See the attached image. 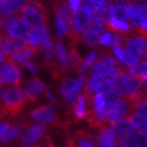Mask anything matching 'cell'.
<instances>
[{
    "mask_svg": "<svg viewBox=\"0 0 147 147\" xmlns=\"http://www.w3.org/2000/svg\"><path fill=\"white\" fill-rule=\"evenodd\" d=\"M28 101L24 90L19 86H9L3 92L0 104V118L5 116L15 117L23 110Z\"/></svg>",
    "mask_w": 147,
    "mask_h": 147,
    "instance_id": "obj_1",
    "label": "cell"
},
{
    "mask_svg": "<svg viewBox=\"0 0 147 147\" xmlns=\"http://www.w3.org/2000/svg\"><path fill=\"white\" fill-rule=\"evenodd\" d=\"M146 47V40L134 33L124 34L122 49L124 52V62L128 67L138 63Z\"/></svg>",
    "mask_w": 147,
    "mask_h": 147,
    "instance_id": "obj_2",
    "label": "cell"
},
{
    "mask_svg": "<svg viewBox=\"0 0 147 147\" xmlns=\"http://www.w3.org/2000/svg\"><path fill=\"white\" fill-rule=\"evenodd\" d=\"M92 17V9L88 6H81L74 13L71 18V25L68 32V36L71 43L76 44L82 37V33L88 25L89 21Z\"/></svg>",
    "mask_w": 147,
    "mask_h": 147,
    "instance_id": "obj_3",
    "label": "cell"
},
{
    "mask_svg": "<svg viewBox=\"0 0 147 147\" xmlns=\"http://www.w3.org/2000/svg\"><path fill=\"white\" fill-rule=\"evenodd\" d=\"M20 18L32 28L39 25H45L47 22L46 11L39 0H33L28 3L21 11Z\"/></svg>",
    "mask_w": 147,
    "mask_h": 147,
    "instance_id": "obj_4",
    "label": "cell"
},
{
    "mask_svg": "<svg viewBox=\"0 0 147 147\" xmlns=\"http://www.w3.org/2000/svg\"><path fill=\"white\" fill-rule=\"evenodd\" d=\"M113 88L116 89L124 98L141 92L144 89L142 83L137 78L130 76L128 74H123L122 71L115 79Z\"/></svg>",
    "mask_w": 147,
    "mask_h": 147,
    "instance_id": "obj_5",
    "label": "cell"
},
{
    "mask_svg": "<svg viewBox=\"0 0 147 147\" xmlns=\"http://www.w3.org/2000/svg\"><path fill=\"white\" fill-rule=\"evenodd\" d=\"M56 11V20H57V34L59 38H63L66 34H68L71 25V11L69 4L66 1L57 2L55 4Z\"/></svg>",
    "mask_w": 147,
    "mask_h": 147,
    "instance_id": "obj_6",
    "label": "cell"
},
{
    "mask_svg": "<svg viewBox=\"0 0 147 147\" xmlns=\"http://www.w3.org/2000/svg\"><path fill=\"white\" fill-rule=\"evenodd\" d=\"M103 30H104V23L92 16L88 25L86 26V28L82 33L81 39L87 45H95L99 42L100 36L103 33Z\"/></svg>",
    "mask_w": 147,
    "mask_h": 147,
    "instance_id": "obj_7",
    "label": "cell"
},
{
    "mask_svg": "<svg viewBox=\"0 0 147 147\" xmlns=\"http://www.w3.org/2000/svg\"><path fill=\"white\" fill-rule=\"evenodd\" d=\"M21 82V74L14 63L6 61L0 63V84H13L18 86Z\"/></svg>",
    "mask_w": 147,
    "mask_h": 147,
    "instance_id": "obj_8",
    "label": "cell"
},
{
    "mask_svg": "<svg viewBox=\"0 0 147 147\" xmlns=\"http://www.w3.org/2000/svg\"><path fill=\"white\" fill-rule=\"evenodd\" d=\"M49 42V30L46 25H39L36 28H33L28 35V43L32 47L36 49H44Z\"/></svg>",
    "mask_w": 147,
    "mask_h": 147,
    "instance_id": "obj_9",
    "label": "cell"
},
{
    "mask_svg": "<svg viewBox=\"0 0 147 147\" xmlns=\"http://www.w3.org/2000/svg\"><path fill=\"white\" fill-rule=\"evenodd\" d=\"M30 47H31V45L28 43V41L14 39V38H11L9 36H3L2 44H1L0 49L6 58H9L11 56L22 52V51H25Z\"/></svg>",
    "mask_w": 147,
    "mask_h": 147,
    "instance_id": "obj_10",
    "label": "cell"
},
{
    "mask_svg": "<svg viewBox=\"0 0 147 147\" xmlns=\"http://www.w3.org/2000/svg\"><path fill=\"white\" fill-rule=\"evenodd\" d=\"M83 83H84L83 77H79L76 80H68L65 83H63V85L61 87V94L64 97L66 103H68V104L75 103Z\"/></svg>",
    "mask_w": 147,
    "mask_h": 147,
    "instance_id": "obj_11",
    "label": "cell"
},
{
    "mask_svg": "<svg viewBox=\"0 0 147 147\" xmlns=\"http://www.w3.org/2000/svg\"><path fill=\"white\" fill-rule=\"evenodd\" d=\"M128 23L138 28L143 23L145 19L147 18V6L144 4H138L136 3V1H132L128 4Z\"/></svg>",
    "mask_w": 147,
    "mask_h": 147,
    "instance_id": "obj_12",
    "label": "cell"
},
{
    "mask_svg": "<svg viewBox=\"0 0 147 147\" xmlns=\"http://www.w3.org/2000/svg\"><path fill=\"white\" fill-rule=\"evenodd\" d=\"M32 119L40 123L47 124H57L58 118L55 113V108L52 105H44L39 108H36L31 113Z\"/></svg>",
    "mask_w": 147,
    "mask_h": 147,
    "instance_id": "obj_13",
    "label": "cell"
},
{
    "mask_svg": "<svg viewBox=\"0 0 147 147\" xmlns=\"http://www.w3.org/2000/svg\"><path fill=\"white\" fill-rule=\"evenodd\" d=\"M46 131V127L41 124L31 126L30 128L25 131L21 139V143L24 146L34 147L35 145L38 144V141L43 138V136Z\"/></svg>",
    "mask_w": 147,
    "mask_h": 147,
    "instance_id": "obj_14",
    "label": "cell"
},
{
    "mask_svg": "<svg viewBox=\"0 0 147 147\" xmlns=\"http://www.w3.org/2000/svg\"><path fill=\"white\" fill-rule=\"evenodd\" d=\"M128 113H130V106L128 102L125 99H121L120 101L117 102L116 105L109 113L106 119V123L109 125H115L116 123L123 120L125 116H128Z\"/></svg>",
    "mask_w": 147,
    "mask_h": 147,
    "instance_id": "obj_15",
    "label": "cell"
},
{
    "mask_svg": "<svg viewBox=\"0 0 147 147\" xmlns=\"http://www.w3.org/2000/svg\"><path fill=\"white\" fill-rule=\"evenodd\" d=\"M116 59H113L109 55H105L104 57H101L98 61L92 64V75L105 76V75L111 73L116 68Z\"/></svg>",
    "mask_w": 147,
    "mask_h": 147,
    "instance_id": "obj_16",
    "label": "cell"
},
{
    "mask_svg": "<svg viewBox=\"0 0 147 147\" xmlns=\"http://www.w3.org/2000/svg\"><path fill=\"white\" fill-rule=\"evenodd\" d=\"M33 0H5L0 5V16H13L19 11H22Z\"/></svg>",
    "mask_w": 147,
    "mask_h": 147,
    "instance_id": "obj_17",
    "label": "cell"
},
{
    "mask_svg": "<svg viewBox=\"0 0 147 147\" xmlns=\"http://www.w3.org/2000/svg\"><path fill=\"white\" fill-rule=\"evenodd\" d=\"M28 33H30V26L21 18H16L7 30V36L19 40L28 38Z\"/></svg>",
    "mask_w": 147,
    "mask_h": 147,
    "instance_id": "obj_18",
    "label": "cell"
},
{
    "mask_svg": "<svg viewBox=\"0 0 147 147\" xmlns=\"http://www.w3.org/2000/svg\"><path fill=\"white\" fill-rule=\"evenodd\" d=\"M67 147H95L94 138L88 132L77 131L67 140Z\"/></svg>",
    "mask_w": 147,
    "mask_h": 147,
    "instance_id": "obj_19",
    "label": "cell"
},
{
    "mask_svg": "<svg viewBox=\"0 0 147 147\" xmlns=\"http://www.w3.org/2000/svg\"><path fill=\"white\" fill-rule=\"evenodd\" d=\"M99 147H116V134L113 129L106 126L100 128V134L98 137Z\"/></svg>",
    "mask_w": 147,
    "mask_h": 147,
    "instance_id": "obj_20",
    "label": "cell"
},
{
    "mask_svg": "<svg viewBox=\"0 0 147 147\" xmlns=\"http://www.w3.org/2000/svg\"><path fill=\"white\" fill-rule=\"evenodd\" d=\"M45 90V87L38 79H34L28 83L25 86V96L28 102H35L37 99V96Z\"/></svg>",
    "mask_w": 147,
    "mask_h": 147,
    "instance_id": "obj_21",
    "label": "cell"
},
{
    "mask_svg": "<svg viewBox=\"0 0 147 147\" xmlns=\"http://www.w3.org/2000/svg\"><path fill=\"white\" fill-rule=\"evenodd\" d=\"M127 147H147V136L136 130L124 137Z\"/></svg>",
    "mask_w": 147,
    "mask_h": 147,
    "instance_id": "obj_22",
    "label": "cell"
},
{
    "mask_svg": "<svg viewBox=\"0 0 147 147\" xmlns=\"http://www.w3.org/2000/svg\"><path fill=\"white\" fill-rule=\"evenodd\" d=\"M37 52H38V49H34V47L31 46L30 49L11 56L9 58H7V61L12 62V63H14L15 65H23V66H24V64L28 63V60H30L35 54H37Z\"/></svg>",
    "mask_w": 147,
    "mask_h": 147,
    "instance_id": "obj_23",
    "label": "cell"
},
{
    "mask_svg": "<svg viewBox=\"0 0 147 147\" xmlns=\"http://www.w3.org/2000/svg\"><path fill=\"white\" fill-rule=\"evenodd\" d=\"M106 30L109 32H115V33H121V34H127L129 33L128 23L126 21H121L119 19L111 17L106 23H104Z\"/></svg>",
    "mask_w": 147,
    "mask_h": 147,
    "instance_id": "obj_24",
    "label": "cell"
},
{
    "mask_svg": "<svg viewBox=\"0 0 147 147\" xmlns=\"http://www.w3.org/2000/svg\"><path fill=\"white\" fill-rule=\"evenodd\" d=\"M127 119L131 122L132 126L135 127L138 131L144 134L145 136H147V119L143 118V117L139 116L135 113H130L127 116Z\"/></svg>",
    "mask_w": 147,
    "mask_h": 147,
    "instance_id": "obj_25",
    "label": "cell"
},
{
    "mask_svg": "<svg viewBox=\"0 0 147 147\" xmlns=\"http://www.w3.org/2000/svg\"><path fill=\"white\" fill-rule=\"evenodd\" d=\"M87 107H86V98L84 95H80L77 97L74 103V115L77 119H83L86 117Z\"/></svg>",
    "mask_w": 147,
    "mask_h": 147,
    "instance_id": "obj_26",
    "label": "cell"
},
{
    "mask_svg": "<svg viewBox=\"0 0 147 147\" xmlns=\"http://www.w3.org/2000/svg\"><path fill=\"white\" fill-rule=\"evenodd\" d=\"M132 129H134V126L127 118L121 120L113 125V131H115V134L119 136V138L127 136L129 132L132 131Z\"/></svg>",
    "mask_w": 147,
    "mask_h": 147,
    "instance_id": "obj_27",
    "label": "cell"
},
{
    "mask_svg": "<svg viewBox=\"0 0 147 147\" xmlns=\"http://www.w3.org/2000/svg\"><path fill=\"white\" fill-rule=\"evenodd\" d=\"M23 128H24L23 124H16V125L11 126L9 128V130L0 138V142H2V143H9V142L13 141L14 139L18 138Z\"/></svg>",
    "mask_w": 147,
    "mask_h": 147,
    "instance_id": "obj_28",
    "label": "cell"
},
{
    "mask_svg": "<svg viewBox=\"0 0 147 147\" xmlns=\"http://www.w3.org/2000/svg\"><path fill=\"white\" fill-rule=\"evenodd\" d=\"M128 16V6L126 4H116L113 6V17L121 21H127Z\"/></svg>",
    "mask_w": 147,
    "mask_h": 147,
    "instance_id": "obj_29",
    "label": "cell"
},
{
    "mask_svg": "<svg viewBox=\"0 0 147 147\" xmlns=\"http://www.w3.org/2000/svg\"><path fill=\"white\" fill-rule=\"evenodd\" d=\"M103 94H104L105 104L113 105V106H115L117 102L120 101V100H121V97H122L119 92H117L116 89H113V88L109 89V90L103 92Z\"/></svg>",
    "mask_w": 147,
    "mask_h": 147,
    "instance_id": "obj_30",
    "label": "cell"
},
{
    "mask_svg": "<svg viewBox=\"0 0 147 147\" xmlns=\"http://www.w3.org/2000/svg\"><path fill=\"white\" fill-rule=\"evenodd\" d=\"M57 56H58L59 62H60L62 69H66L68 64H69V62H68V57L66 56L64 46L62 45L61 43L57 44Z\"/></svg>",
    "mask_w": 147,
    "mask_h": 147,
    "instance_id": "obj_31",
    "label": "cell"
},
{
    "mask_svg": "<svg viewBox=\"0 0 147 147\" xmlns=\"http://www.w3.org/2000/svg\"><path fill=\"white\" fill-rule=\"evenodd\" d=\"M96 57H97V53L92 52V54H89L88 57L83 60L82 64H81V67H80V73H84V71L87 69V68L90 67V65L94 64V61H95Z\"/></svg>",
    "mask_w": 147,
    "mask_h": 147,
    "instance_id": "obj_32",
    "label": "cell"
},
{
    "mask_svg": "<svg viewBox=\"0 0 147 147\" xmlns=\"http://www.w3.org/2000/svg\"><path fill=\"white\" fill-rule=\"evenodd\" d=\"M110 39H111V34H110V33H105V34H103V36L100 38L99 42H100L101 45H108L110 42Z\"/></svg>",
    "mask_w": 147,
    "mask_h": 147,
    "instance_id": "obj_33",
    "label": "cell"
},
{
    "mask_svg": "<svg viewBox=\"0 0 147 147\" xmlns=\"http://www.w3.org/2000/svg\"><path fill=\"white\" fill-rule=\"evenodd\" d=\"M113 53L118 59H119L121 62H124V52H123L122 47H116L113 49Z\"/></svg>",
    "mask_w": 147,
    "mask_h": 147,
    "instance_id": "obj_34",
    "label": "cell"
},
{
    "mask_svg": "<svg viewBox=\"0 0 147 147\" xmlns=\"http://www.w3.org/2000/svg\"><path fill=\"white\" fill-rule=\"evenodd\" d=\"M67 1L69 7H71V11L73 13H75L80 7V0H67Z\"/></svg>",
    "mask_w": 147,
    "mask_h": 147,
    "instance_id": "obj_35",
    "label": "cell"
},
{
    "mask_svg": "<svg viewBox=\"0 0 147 147\" xmlns=\"http://www.w3.org/2000/svg\"><path fill=\"white\" fill-rule=\"evenodd\" d=\"M9 127H11V124L9 122H0V138L9 130Z\"/></svg>",
    "mask_w": 147,
    "mask_h": 147,
    "instance_id": "obj_36",
    "label": "cell"
},
{
    "mask_svg": "<svg viewBox=\"0 0 147 147\" xmlns=\"http://www.w3.org/2000/svg\"><path fill=\"white\" fill-rule=\"evenodd\" d=\"M2 38H3V36L0 34V49H1V44H2Z\"/></svg>",
    "mask_w": 147,
    "mask_h": 147,
    "instance_id": "obj_37",
    "label": "cell"
},
{
    "mask_svg": "<svg viewBox=\"0 0 147 147\" xmlns=\"http://www.w3.org/2000/svg\"><path fill=\"white\" fill-rule=\"evenodd\" d=\"M144 55H145V58L147 59V44H146V47H145V51H144Z\"/></svg>",
    "mask_w": 147,
    "mask_h": 147,
    "instance_id": "obj_38",
    "label": "cell"
},
{
    "mask_svg": "<svg viewBox=\"0 0 147 147\" xmlns=\"http://www.w3.org/2000/svg\"><path fill=\"white\" fill-rule=\"evenodd\" d=\"M144 97L147 99V88H146V87L144 88Z\"/></svg>",
    "mask_w": 147,
    "mask_h": 147,
    "instance_id": "obj_39",
    "label": "cell"
},
{
    "mask_svg": "<svg viewBox=\"0 0 147 147\" xmlns=\"http://www.w3.org/2000/svg\"><path fill=\"white\" fill-rule=\"evenodd\" d=\"M2 20H3V19L1 18V16H0V28H1V23H2Z\"/></svg>",
    "mask_w": 147,
    "mask_h": 147,
    "instance_id": "obj_40",
    "label": "cell"
},
{
    "mask_svg": "<svg viewBox=\"0 0 147 147\" xmlns=\"http://www.w3.org/2000/svg\"><path fill=\"white\" fill-rule=\"evenodd\" d=\"M4 1H5V0H0V5H1V4L4 2Z\"/></svg>",
    "mask_w": 147,
    "mask_h": 147,
    "instance_id": "obj_41",
    "label": "cell"
},
{
    "mask_svg": "<svg viewBox=\"0 0 147 147\" xmlns=\"http://www.w3.org/2000/svg\"><path fill=\"white\" fill-rule=\"evenodd\" d=\"M84 1H85V2H87V1H89V0H84Z\"/></svg>",
    "mask_w": 147,
    "mask_h": 147,
    "instance_id": "obj_42",
    "label": "cell"
},
{
    "mask_svg": "<svg viewBox=\"0 0 147 147\" xmlns=\"http://www.w3.org/2000/svg\"><path fill=\"white\" fill-rule=\"evenodd\" d=\"M143 1H147V0H143Z\"/></svg>",
    "mask_w": 147,
    "mask_h": 147,
    "instance_id": "obj_43",
    "label": "cell"
},
{
    "mask_svg": "<svg viewBox=\"0 0 147 147\" xmlns=\"http://www.w3.org/2000/svg\"><path fill=\"white\" fill-rule=\"evenodd\" d=\"M23 147H28V146H23Z\"/></svg>",
    "mask_w": 147,
    "mask_h": 147,
    "instance_id": "obj_44",
    "label": "cell"
},
{
    "mask_svg": "<svg viewBox=\"0 0 147 147\" xmlns=\"http://www.w3.org/2000/svg\"><path fill=\"white\" fill-rule=\"evenodd\" d=\"M0 104H1V102H0Z\"/></svg>",
    "mask_w": 147,
    "mask_h": 147,
    "instance_id": "obj_45",
    "label": "cell"
}]
</instances>
